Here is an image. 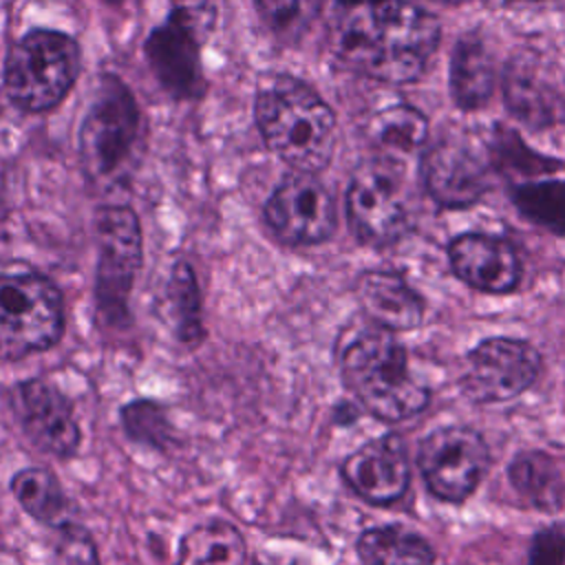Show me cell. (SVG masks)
Here are the masks:
<instances>
[{
  "instance_id": "obj_26",
  "label": "cell",
  "mask_w": 565,
  "mask_h": 565,
  "mask_svg": "<svg viewBox=\"0 0 565 565\" xmlns=\"http://www.w3.org/2000/svg\"><path fill=\"white\" fill-rule=\"evenodd\" d=\"M486 148L490 152L494 172L503 177H516V179L530 181V179L552 177L554 172L565 168L561 159L541 154L534 148H530L521 139V135L508 126H494L490 139L486 141Z\"/></svg>"
},
{
  "instance_id": "obj_11",
  "label": "cell",
  "mask_w": 565,
  "mask_h": 565,
  "mask_svg": "<svg viewBox=\"0 0 565 565\" xmlns=\"http://www.w3.org/2000/svg\"><path fill=\"white\" fill-rule=\"evenodd\" d=\"M541 371L543 358L532 342L512 335H492L466 353L459 388L470 402L501 404L516 399L534 386Z\"/></svg>"
},
{
  "instance_id": "obj_18",
  "label": "cell",
  "mask_w": 565,
  "mask_h": 565,
  "mask_svg": "<svg viewBox=\"0 0 565 565\" xmlns=\"http://www.w3.org/2000/svg\"><path fill=\"white\" fill-rule=\"evenodd\" d=\"M450 97L463 113L481 110L490 104L499 84L494 53L479 29L461 33L450 55Z\"/></svg>"
},
{
  "instance_id": "obj_30",
  "label": "cell",
  "mask_w": 565,
  "mask_h": 565,
  "mask_svg": "<svg viewBox=\"0 0 565 565\" xmlns=\"http://www.w3.org/2000/svg\"><path fill=\"white\" fill-rule=\"evenodd\" d=\"M53 558L55 565H99L97 545L86 527L75 521H66L55 527Z\"/></svg>"
},
{
  "instance_id": "obj_34",
  "label": "cell",
  "mask_w": 565,
  "mask_h": 565,
  "mask_svg": "<svg viewBox=\"0 0 565 565\" xmlns=\"http://www.w3.org/2000/svg\"><path fill=\"white\" fill-rule=\"evenodd\" d=\"M505 4H530V2H541V0H501Z\"/></svg>"
},
{
  "instance_id": "obj_4",
  "label": "cell",
  "mask_w": 565,
  "mask_h": 565,
  "mask_svg": "<svg viewBox=\"0 0 565 565\" xmlns=\"http://www.w3.org/2000/svg\"><path fill=\"white\" fill-rule=\"evenodd\" d=\"M141 141V115L117 75H102L79 126V159L99 185H117L132 170Z\"/></svg>"
},
{
  "instance_id": "obj_19",
  "label": "cell",
  "mask_w": 565,
  "mask_h": 565,
  "mask_svg": "<svg viewBox=\"0 0 565 565\" xmlns=\"http://www.w3.org/2000/svg\"><path fill=\"white\" fill-rule=\"evenodd\" d=\"M503 99L519 121L543 128L552 126L561 115L558 93L552 88L543 71L530 57L510 60L501 75Z\"/></svg>"
},
{
  "instance_id": "obj_3",
  "label": "cell",
  "mask_w": 565,
  "mask_h": 565,
  "mask_svg": "<svg viewBox=\"0 0 565 565\" xmlns=\"http://www.w3.org/2000/svg\"><path fill=\"white\" fill-rule=\"evenodd\" d=\"M347 391L380 422H404L430 402V388L411 371L408 353L393 331L377 324L351 331L338 347Z\"/></svg>"
},
{
  "instance_id": "obj_28",
  "label": "cell",
  "mask_w": 565,
  "mask_h": 565,
  "mask_svg": "<svg viewBox=\"0 0 565 565\" xmlns=\"http://www.w3.org/2000/svg\"><path fill=\"white\" fill-rule=\"evenodd\" d=\"M119 419L130 441L154 450H166L174 437V428L166 406L150 397H139L124 404L119 411Z\"/></svg>"
},
{
  "instance_id": "obj_23",
  "label": "cell",
  "mask_w": 565,
  "mask_h": 565,
  "mask_svg": "<svg viewBox=\"0 0 565 565\" xmlns=\"http://www.w3.org/2000/svg\"><path fill=\"white\" fill-rule=\"evenodd\" d=\"M362 565H435L430 543L402 525H375L355 541Z\"/></svg>"
},
{
  "instance_id": "obj_35",
  "label": "cell",
  "mask_w": 565,
  "mask_h": 565,
  "mask_svg": "<svg viewBox=\"0 0 565 565\" xmlns=\"http://www.w3.org/2000/svg\"><path fill=\"white\" fill-rule=\"evenodd\" d=\"M106 2H121V0H106Z\"/></svg>"
},
{
  "instance_id": "obj_21",
  "label": "cell",
  "mask_w": 565,
  "mask_h": 565,
  "mask_svg": "<svg viewBox=\"0 0 565 565\" xmlns=\"http://www.w3.org/2000/svg\"><path fill=\"white\" fill-rule=\"evenodd\" d=\"M505 477L516 497L536 512L554 514L565 503V479L556 459L543 450H521L508 463Z\"/></svg>"
},
{
  "instance_id": "obj_22",
  "label": "cell",
  "mask_w": 565,
  "mask_h": 565,
  "mask_svg": "<svg viewBox=\"0 0 565 565\" xmlns=\"http://www.w3.org/2000/svg\"><path fill=\"white\" fill-rule=\"evenodd\" d=\"M247 543L236 525L212 519L190 527L179 541L177 565H245Z\"/></svg>"
},
{
  "instance_id": "obj_20",
  "label": "cell",
  "mask_w": 565,
  "mask_h": 565,
  "mask_svg": "<svg viewBox=\"0 0 565 565\" xmlns=\"http://www.w3.org/2000/svg\"><path fill=\"white\" fill-rule=\"evenodd\" d=\"M366 137L375 154L406 163L408 157L424 152L430 139L428 119L411 104H393L371 115Z\"/></svg>"
},
{
  "instance_id": "obj_32",
  "label": "cell",
  "mask_w": 565,
  "mask_h": 565,
  "mask_svg": "<svg viewBox=\"0 0 565 565\" xmlns=\"http://www.w3.org/2000/svg\"><path fill=\"white\" fill-rule=\"evenodd\" d=\"M170 11L181 15L205 40L216 20V0H172Z\"/></svg>"
},
{
  "instance_id": "obj_17",
  "label": "cell",
  "mask_w": 565,
  "mask_h": 565,
  "mask_svg": "<svg viewBox=\"0 0 565 565\" xmlns=\"http://www.w3.org/2000/svg\"><path fill=\"white\" fill-rule=\"evenodd\" d=\"M355 298L371 320L388 331H413L426 316L422 294L395 269H369L355 280Z\"/></svg>"
},
{
  "instance_id": "obj_5",
  "label": "cell",
  "mask_w": 565,
  "mask_h": 565,
  "mask_svg": "<svg viewBox=\"0 0 565 565\" xmlns=\"http://www.w3.org/2000/svg\"><path fill=\"white\" fill-rule=\"evenodd\" d=\"M344 207L349 227L362 245L382 249L406 238L415 225L406 166L380 154L362 161L351 174Z\"/></svg>"
},
{
  "instance_id": "obj_29",
  "label": "cell",
  "mask_w": 565,
  "mask_h": 565,
  "mask_svg": "<svg viewBox=\"0 0 565 565\" xmlns=\"http://www.w3.org/2000/svg\"><path fill=\"white\" fill-rule=\"evenodd\" d=\"M256 9L265 24L289 42H296L318 15L316 0H256Z\"/></svg>"
},
{
  "instance_id": "obj_7",
  "label": "cell",
  "mask_w": 565,
  "mask_h": 565,
  "mask_svg": "<svg viewBox=\"0 0 565 565\" xmlns=\"http://www.w3.org/2000/svg\"><path fill=\"white\" fill-rule=\"evenodd\" d=\"M64 335L60 287L38 271L0 274V360L42 353Z\"/></svg>"
},
{
  "instance_id": "obj_12",
  "label": "cell",
  "mask_w": 565,
  "mask_h": 565,
  "mask_svg": "<svg viewBox=\"0 0 565 565\" xmlns=\"http://www.w3.org/2000/svg\"><path fill=\"white\" fill-rule=\"evenodd\" d=\"M271 234L291 247L320 245L338 225L335 201L329 188L311 172H289L274 188L263 207Z\"/></svg>"
},
{
  "instance_id": "obj_6",
  "label": "cell",
  "mask_w": 565,
  "mask_h": 565,
  "mask_svg": "<svg viewBox=\"0 0 565 565\" xmlns=\"http://www.w3.org/2000/svg\"><path fill=\"white\" fill-rule=\"evenodd\" d=\"M79 66L82 53L71 35L51 29H33L22 35L7 55V95L26 113L51 110L73 88Z\"/></svg>"
},
{
  "instance_id": "obj_31",
  "label": "cell",
  "mask_w": 565,
  "mask_h": 565,
  "mask_svg": "<svg viewBox=\"0 0 565 565\" xmlns=\"http://www.w3.org/2000/svg\"><path fill=\"white\" fill-rule=\"evenodd\" d=\"M525 565H565V532L554 525L534 532Z\"/></svg>"
},
{
  "instance_id": "obj_13",
  "label": "cell",
  "mask_w": 565,
  "mask_h": 565,
  "mask_svg": "<svg viewBox=\"0 0 565 565\" xmlns=\"http://www.w3.org/2000/svg\"><path fill=\"white\" fill-rule=\"evenodd\" d=\"M9 408L24 437L40 452L55 459H71L79 444L82 430L68 397L49 380L31 377L9 388Z\"/></svg>"
},
{
  "instance_id": "obj_10",
  "label": "cell",
  "mask_w": 565,
  "mask_h": 565,
  "mask_svg": "<svg viewBox=\"0 0 565 565\" xmlns=\"http://www.w3.org/2000/svg\"><path fill=\"white\" fill-rule=\"evenodd\" d=\"M490 448L483 435L463 424L433 428L422 441L417 466L428 492L446 503H463L490 470Z\"/></svg>"
},
{
  "instance_id": "obj_16",
  "label": "cell",
  "mask_w": 565,
  "mask_h": 565,
  "mask_svg": "<svg viewBox=\"0 0 565 565\" xmlns=\"http://www.w3.org/2000/svg\"><path fill=\"white\" fill-rule=\"evenodd\" d=\"M446 254L452 274L475 291L501 296L514 291L521 282V258L503 236L463 232L448 243Z\"/></svg>"
},
{
  "instance_id": "obj_2",
  "label": "cell",
  "mask_w": 565,
  "mask_h": 565,
  "mask_svg": "<svg viewBox=\"0 0 565 565\" xmlns=\"http://www.w3.org/2000/svg\"><path fill=\"white\" fill-rule=\"evenodd\" d=\"M256 126L267 148L291 170L320 172L335 150V115L302 79L271 73L258 82L254 97Z\"/></svg>"
},
{
  "instance_id": "obj_1",
  "label": "cell",
  "mask_w": 565,
  "mask_h": 565,
  "mask_svg": "<svg viewBox=\"0 0 565 565\" xmlns=\"http://www.w3.org/2000/svg\"><path fill=\"white\" fill-rule=\"evenodd\" d=\"M331 53L388 84L419 79L439 46L437 18L415 0H316Z\"/></svg>"
},
{
  "instance_id": "obj_25",
  "label": "cell",
  "mask_w": 565,
  "mask_h": 565,
  "mask_svg": "<svg viewBox=\"0 0 565 565\" xmlns=\"http://www.w3.org/2000/svg\"><path fill=\"white\" fill-rule=\"evenodd\" d=\"M166 300L177 342L196 349L205 340L203 298L196 274L188 260H177L172 265L166 282Z\"/></svg>"
},
{
  "instance_id": "obj_9",
  "label": "cell",
  "mask_w": 565,
  "mask_h": 565,
  "mask_svg": "<svg viewBox=\"0 0 565 565\" xmlns=\"http://www.w3.org/2000/svg\"><path fill=\"white\" fill-rule=\"evenodd\" d=\"M419 174L430 201L444 210L477 205L492 188L497 174L486 141L466 130L448 128L428 139L419 154Z\"/></svg>"
},
{
  "instance_id": "obj_33",
  "label": "cell",
  "mask_w": 565,
  "mask_h": 565,
  "mask_svg": "<svg viewBox=\"0 0 565 565\" xmlns=\"http://www.w3.org/2000/svg\"><path fill=\"white\" fill-rule=\"evenodd\" d=\"M430 2H437V4H446V7H457V4H461V2H466V0H430Z\"/></svg>"
},
{
  "instance_id": "obj_14",
  "label": "cell",
  "mask_w": 565,
  "mask_h": 565,
  "mask_svg": "<svg viewBox=\"0 0 565 565\" xmlns=\"http://www.w3.org/2000/svg\"><path fill=\"white\" fill-rule=\"evenodd\" d=\"M344 483L371 505L399 501L411 483V459L406 441L386 433L355 448L340 466Z\"/></svg>"
},
{
  "instance_id": "obj_36",
  "label": "cell",
  "mask_w": 565,
  "mask_h": 565,
  "mask_svg": "<svg viewBox=\"0 0 565 565\" xmlns=\"http://www.w3.org/2000/svg\"><path fill=\"white\" fill-rule=\"evenodd\" d=\"M254 565H263V563H254Z\"/></svg>"
},
{
  "instance_id": "obj_15",
  "label": "cell",
  "mask_w": 565,
  "mask_h": 565,
  "mask_svg": "<svg viewBox=\"0 0 565 565\" xmlns=\"http://www.w3.org/2000/svg\"><path fill=\"white\" fill-rule=\"evenodd\" d=\"M201 42V35L174 11L143 42L152 75L174 99H196L205 90Z\"/></svg>"
},
{
  "instance_id": "obj_27",
  "label": "cell",
  "mask_w": 565,
  "mask_h": 565,
  "mask_svg": "<svg viewBox=\"0 0 565 565\" xmlns=\"http://www.w3.org/2000/svg\"><path fill=\"white\" fill-rule=\"evenodd\" d=\"M510 201L527 223L554 236H565V179L519 181L510 188Z\"/></svg>"
},
{
  "instance_id": "obj_24",
  "label": "cell",
  "mask_w": 565,
  "mask_h": 565,
  "mask_svg": "<svg viewBox=\"0 0 565 565\" xmlns=\"http://www.w3.org/2000/svg\"><path fill=\"white\" fill-rule=\"evenodd\" d=\"M18 505L38 523L55 530L68 521V499L55 472L42 466L18 470L9 481Z\"/></svg>"
},
{
  "instance_id": "obj_8",
  "label": "cell",
  "mask_w": 565,
  "mask_h": 565,
  "mask_svg": "<svg viewBox=\"0 0 565 565\" xmlns=\"http://www.w3.org/2000/svg\"><path fill=\"white\" fill-rule=\"evenodd\" d=\"M95 305L110 327L130 322V291L143 260V234L132 207L106 203L95 212Z\"/></svg>"
}]
</instances>
